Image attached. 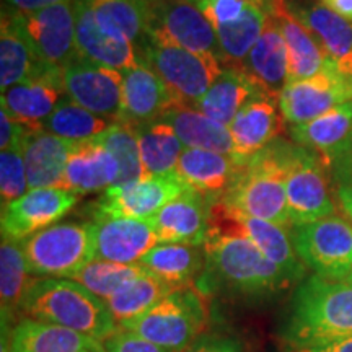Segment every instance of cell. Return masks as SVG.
<instances>
[{"mask_svg": "<svg viewBox=\"0 0 352 352\" xmlns=\"http://www.w3.org/2000/svg\"><path fill=\"white\" fill-rule=\"evenodd\" d=\"M204 271L196 280L201 296L226 294L230 297L264 300L294 283L243 235L208 232L204 243Z\"/></svg>", "mask_w": 352, "mask_h": 352, "instance_id": "6da1fadb", "label": "cell"}, {"mask_svg": "<svg viewBox=\"0 0 352 352\" xmlns=\"http://www.w3.org/2000/svg\"><path fill=\"white\" fill-rule=\"evenodd\" d=\"M280 338L289 349L352 340V283L316 274L303 279L294 292Z\"/></svg>", "mask_w": 352, "mask_h": 352, "instance_id": "7a4b0ae2", "label": "cell"}, {"mask_svg": "<svg viewBox=\"0 0 352 352\" xmlns=\"http://www.w3.org/2000/svg\"><path fill=\"white\" fill-rule=\"evenodd\" d=\"M20 316L59 324L100 342L120 329L107 302L76 280L57 277H38L30 284Z\"/></svg>", "mask_w": 352, "mask_h": 352, "instance_id": "3957f363", "label": "cell"}, {"mask_svg": "<svg viewBox=\"0 0 352 352\" xmlns=\"http://www.w3.org/2000/svg\"><path fill=\"white\" fill-rule=\"evenodd\" d=\"M283 139L277 138L245 162L232 186L219 197L232 209L285 228L290 232Z\"/></svg>", "mask_w": 352, "mask_h": 352, "instance_id": "277c9868", "label": "cell"}, {"mask_svg": "<svg viewBox=\"0 0 352 352\" xmlns=\"http://www.w3.org/2000/svg\"><path fill=\"white\" fill-rule=\"evenodd\" d=\"M285 195L292 226L315 222L336 214L333 182L320 152L283 139Z\"/></svg>", "mask_w": 352, "mask_h": 352, "instance_id": "5b68a950", "label": "cell"}, {"mask_svg": "<svg viewBox=\"0 0 352 352\" xmlns=\"http://www.w3.org/2000/svg\"><path fill=\"white\" fill-rule=\"evenodd\" d=\"M28 271L36 277L70 279L95 259L94 222H63L21 241Z\"/></svg>", "mask_w": 352, "mask_h": 352, "instance_id": "8992f818", "label": "cell"}, {"mask_svg": "<svg viewBox=\"0 0 352 352\" xmlns=\"http://www.w3.org/2000/svg\"><path fill=\"white\" fill-rule=\"evenodd\" d=\"M140 64L157 74L173 95L176 104L195 107L222 74L223 65L212 56L153 41L148 36L138 50Z\"/></svg>", "mask_w": 352, "mask_h": 352, "instance_id": "52a82bcc", "label": "cell"}, {"mask_svg": "<svg viewBox=\"0 0 352 352\" xmlns=\"http://www.w3.org/2000/svg\"><path fill=\"white\" fill-rule=\"evenodd\" d=\"M208 320L202 296L195 289H178L152 310L124 328L171 352H184L201 336Z\"/></svg>", "mask_w": 352, "mask_h": 352, "instance_id": "ba28073f", "label": "cell"}, {"mask_svg": "<svg viewBox=\"0 0 352 352\" xmlns=\"http://www.w3.org/2000/svg\"><path fill=\"white\" fill-rule=\"evenodd\" d=\"M294 248L316 276L349 280L352 274V222L341 215L300 223L290 228Z\"/></svg>", "mask_w": 352, "mask_h": 352, "instance_id": "9c48e42d", "label": "cell"}, {"mask_svg": "<svg viewBox=\"0 0 352 352\" xmlns=\"http://www.w3.org/2000/svg\"><path fill=\"white\" fill-rule=\"evenodd\" d=\"M208 232L220 233V235H243L252 240L271 263L279 266L294 284L302 283L305 279L307 266L302 263L294 248L290 232L276 223L250 217V215L232 209L226 202L215 199L209 202Z\"/></svg>", "mask_w": 352, "mask_h": 352, "instance_id": "30bf717a", "label": "cell"}, {"mask_svg": "<svg viewBox=\"0 0 352 352\" xmlns=\"http://www.w3.org/2000/svg\"><path fill=\"white\" fill-rule=\"evenodd\" d=\"M148 36L157 43L212 56L222 64L217 33L196 3L148 0Z\"/></svg>", "mask_w": 352, "mask_h": 352, "instance_id": "8fae6325", "label": "cell"}, {"mask_svg": "<svg viewBox=\"0 0 352 352\" xmlns=\"http://www.w3.org/2000/svg\"><path fill=\"white\" fill-rule=\"evenodd\" d=\"M352 100V77L329 64L314 77L289 82L279 96L280 114L290 126L305 124Z\"/></svg>", "mask_w": 352, "mask_h": 352, "instance_id": "7c38bea8", "label": "cell"}, {"mask_svg": "<svg viewBox=\"0 0 352 352\" xmlns=\"http://www.w3.org/2000/svg\"><path fill=\"white\" fill-rule=\"evenodd\" d=\"M10 10L43 63L64 69L77 59L74 0L34 13Z\"/></svg>", "mask_w": 352, "mask_h": 352, "instance_id": "4fadbf2b", "label": "cell"}, {"mask_svg": "<svg viewBox=\"0 0 352 352\" xmlns=\"http://www.w3.org/2000/svg\"><path fill=\"white\" fill-rule=\"evenodd\" d=\"M186 189L189 186L176 171L145 176L142 179L107 189L95 204V215L151 220L164 206L183 195Z\"/></svg>", "mask_w": 352, "mask_h": 352, "instance_id": "5bb4252c", "label": "cell"}, {"mask_svg": "<svg viewBox=\"0 0 352 352\" xmlns=\"http://www.w3.org/2000/svg\"><path fill=\"white\" fill-rule=\"evenodd\" d=\"M65 95L88 111L120 122L122 70L88 63L77 57L63 69Z\"/></svg>", "mask_w": 352, "mask_h": 352, "instance_id": "9a60e30c", "label": "cell"}, {"mask_svg": "<svg viewBox=\"0 0 352 352\" xmlns=\"http://www.w3.org/2000/svg\"><path fill=\"white\" fill-rule=\"evenodd\" d=\"M78 196L60 188L30 189L20 199L2 208V239L23 241L54 226L74 206Z\"/></svg>", "mask_w": 352, "mask_h": 352, "instance_id": "2e32d148", "label": "cell"}, {"mask_svg": "<svg viewBox=\"0 0 352 352\" xmlns=\"http://www.w3.org/2000/svg\"><path fill=\"white\" fill-rule=\"evenodd\" d=\"M64 96L63 69L44 64L32 78L2 91V108L28 131H44V121Z\"/></svg>", "mask_w": 352, "mask_h": 352, "instance_id": "e0dca14e", "label": "cell"}, {"mask_svg": "<svg viewBox=\"0 0 352 352\" xmlns=\"http://www.w3.org/2000/svg\"><path fill=\"white\" fill-rule=\"evenodd\" d=\"M95 259L139 264L145 254L160 245L151 220L95 215Z\"/></svg>", "mask_w": 352, "mask_h": 352, "instance_id": "ac0fdd59", "label": "cell"}, {"mask_svg": "<svg viewBox=\"0 0 352 352\" xmlns=\"http://www.w3.org/2000/svg\"><path fill=\"white\" fill-rule=\"evenodd\" d=\"M239 70L259 94L279 103V96L287 85L289 56L287 44L272 16L267 19L261 36Z\"/></svg>", "mask_w": 352, "mask_h": 352, "instance_id": "d6986e66", "label": "cell"}, {"mask_svg": "<svg viewBox=\"0 0 352 352\" xmlns=\"http://www.w3.org/2000/svg\"><path fill=\"white\" fill-rule=\"evenodd\" d=\"M176 101L157 74L145 65L122 70V103L120 122L142 126L160 121Z\"/></svg>", "mask_w": 352, "mask_h": 352, "instance_id": "ffe728a7", "label": "cell"}, {"mask_svg": "<svg viewBox=\"0 0 352 352\" xmlns=\"http://www.w3.org/2000/svg\"><path fill=\"white\" fill-rule=\"evenodd\" d=\"M160 243L204 246L209 230V199L186 189L151 219Z\"/></svg>", "mask_w": 352, "mask_h": 352, "instance_id": "44dd1931", "label": "cell"}, {"mask_svg": "<svg viewBox=\"0 0 352 352\" xmlns=\"http://www.w3.org/2000/svg\"><path fill=\"white\" fill-rule=\"evenodd\" d=\"M74 10L78 57L116 70L140 65L138 50L129 41L111 38L100 28L88 0H74Z\"/></svg>", "mask_w": 352, "mask_h": 352, "instance_id": "7402d4cb", "label": "cell"}, {"mask_svg": "<svg viewBox=\"0 0 352 352\" xmlns=\"http://www.w3.org/2000/svg\"><path fill=\"white\" fill-rule=\"evenodd\" d=\"M245 162V158L236 155L184 148L175 171L189 188L201 192L210 202L219 199L232 186Z\"/></svg>", "mask_w": 352, "mask_h": 352, "instance_id": "603a6c76", "label": "cell"}, {"mask_svg": "<svg viewBox=\"0 0 352 352\" xmlns=\"http://www.w3.org/2000/svg\"><path fill=\"white\" fill-rule=\"evenodd\" d=\"M272 19L279 25L280 33L287 44L289 56V82L303 80L321 72L333 64L314 33L303 25V21L292 12L287 0H274Z\"/></svg>", "mask_w": 352, "mask_h": 352, "instance_id": "cb8c5ba5", "label": "cell"}, {"mask_svg": "<svg viewBox=\"0 0 352 352\" xmlns=\"http://www.w3.org/2000/svg\"><path fill=\"white\" fill-rule=\"evenodd\" d=\"M120 166L98 139L72 145L60 189L74 195H91L114 186Z\"/></svg>", "mask_w": 352, "mask_h": 352, "instance_id": "d4e9b609", "label": "cell"}, {"mask_svg": "<svg viewBox=\"0 0 352 352\" xmlns=\"http://www.w3.org/2000/svg\"><path fill=\"white\" fill-rule=\"evenodd\" d=\"M276 103L277 101L259 95L240 109L228 126L235 142L236 157L248 160L279 138L283 129V114L277 113Z\"/></svg>", "mask_w": 352, "mask_h": 352, "instance_id": "484cf974", "label": "cell"}, {"mask_svg": "<svg viewBox=\"0 0 352 352\" xmlns=\"http://www.w3.org/2000/svg\"><path fill=\"white\" fill-rule=\"evenodd\" d=\"M292 12L315 34L333 64L352 77V23L321 3H292Z\"/></svg>", "mask_w": 352, "mask_h": 352, "instance_id": "4316f807", "label": "cell"}, {"mask_svg": "<svg viewBox=\"0 0 352 352\" xmlns=\"http://www.w3.org/2000/svg\"><path fill=\"white\" fill-rule=\"evenodd\" d=\"M72 145L47 131L26 132L23 155L30 189L60 188Z\"/></svg>", "mask_w": 352, "mask_h": 352, "instance_id": "83f0119b", "label": "cell"}, {"mask_svg": "<svg viewBox=\"0 0 352 352\" xmlns=\"http://www.w3.org/2000/svg\"><path fill=\"white\" fill-rule=\"evenodd\" d=\"M104 352L103 344L91 338L32 318L15 323L10 338V352Z\"/></svg>", "mask_w": 352, "mask_h": 352, "instance_id": "f1b7e54d", "label": "cell"}, {"mask_svg": "<svg viewBox=\"0 0 352 352\" xmlns=\"http://www.w3.org/2000/svg\"><path fill=\"white\" fill-rule=\"evenodd\" d=\"M139 264L175 290L186 289L189 284H196L204 271V246L160 243L145 254Z\"/></svg>", "mask_w": 352, "mask_h": 352, "instance_id": "f546056e", "label": "cell"}, {"mask_svg": "<svg viewBox=\"0 0 352 352\" xmlns=\"http://www.w3.org/2000/svg\"><path fill=\"white\" fill-rule=\"evenodd\" d=\"M162 121L173 127L186 148H201V151L219 152L226 155H236L230 129L210 120L196 108L175 104L170 111L165 113Z\"/></svg>", "mask_w": 352, "mask_h": 352, "instance_id": "4dcf8cb0", "label": "cell"}, {"mask_svg": "<svg viewBox=\"0 0 352 352\" xmlns=\"http://www.w3.org/2000/svg\"><path fill=\"white\" fill-rule=\"evenodd\" d=\"M44 64L16 23L12 10L2 12L0 26V88L2 91L32 78Z\"/></svg>", "mask_w": 352, "mask_h": 352, "instance_id": "1f68e13d", "label": "cell"}, {"mask_svg": "<svg viewBox=\"0 0 352 352\" xmlns=\"http://www.w3.org/2000/svg\"><path fill=\"white\" fill-rule=\"evenodd\" d=\"M96 23L111 38L139 50L148 39V0H88Z\"/></svg>", "mask_w": 352, "mask_h": 352, "instance_id": "d6a6232c", "label": "cell"}, {"mask_svg": "<svg viewBox=\"0 0 352 352\" xmlns=\"http://www.w3.org/2000/svg\"><path fill=\"white\" fill-rule=\"evenodd\" d=\"M261 94L235 67H223L208 94L192 108L223 126H230L241 108Z\"/></svg>", "mask_w": 352, "mask_h": 352, "instance_id": "836d02e7", "label": "cell"}, {"mask_svg": "<svg viewBox=\"0 0 352 352\" xmlns=\"http://www.w3.org/2000/svg\"><path fill=\"white\" fill-rule=\"evenodd\" d=\"M289 131L294 144L328 157L352 134V100L329 109L314 121L290 126Z\"/></svg>", "mask_w": 352, "mask_h": 352, "instance_id": "e575fe53", "label": "cell"}, {"mask_svg": "<svg viewBox=\"0 0 352 352\" xmlns=\"http://www.w3.org/2000/svg\"><path fill=\"white\" fill-rule=\"evenodd\" d=\"M171 292H175L173 287L145 270V272L126 283L111 298H108L107 305L118 327L124 328L131 321L152 310Z\"/></svg>", "mask_w": 352, "mask_h": 352, "instance_id": "d590c367", "label": "cell"}, {"mask_svg": "<svg viewBox=\"0 0 352 352\" xmlns=\"http://www.w3.org/2000/svg\"><path fill=\"white\" fill-rule=\"evenodd\" d=\"M33 277L21 248V241L2 239L0 246V298H2V324L12 327L20 320V305ZM13 328V327H12Z\"/></svg>", "mask_w": 352, "mask_h": 352, "instance_id": "8d00e7d4", "label": "cell"}, {"mask_svg": "<svg viewBox=\"0 0 352 352\" xmlns=\"http://www.w3.org/2000/svg\"><path fill=\"white\" fill-rule=\"evenodd\" d=\"M134 129L145 176L173 173L184 151V145L173 127L160 120L135 126Z\"/></svg>", "mask_w": 352, "mask_h": 352, "instance_id": "74e56055", "label": "cell"}, {"mask_svg": "<svg viewBox=\"0 0 352 352\" xmlns=\"http://www.w3.org/2000/svg\"><path fill=\"white\" fill-rule=\"evenodd\" d=\"M270 13L248 2L243 15L239 20L228 25L214 26L217 33L220 51H222L223 67L240 69L246 56L261 36L264 26L270 19Z\"/></svg>", "mask_w": 352, "mask_h": 352, "instance_id": "f35d334b", "label": "cell"}, {"mask_svg": "<svg viewBox=\"0 0 352 352\" xmlns=\"http://www.w3.org/2000/svg\"><path fill=\"white\" fill-rule=\"evenodd\" d=\"M113 124V121L88 111L65 95L51 116L44 121L43 129L69 142L78 144L96 139Z\"/></svg>", "mask_w": 352, "mask_h": 352, "instance_id": "ab89813d", "label": "cell"}, {"mask_svg": "<svg viewBox=\"0 0 352 352\" xmlns=\"http://www.w3.org/2000/svg\"><path fill=\"white\" fill-rule=\"evenodd\" d=\"M142 272H145L142 264H121L104 261V259H94L70 279L83 285L103 302H107L122 285Z\"/></svg>", "mask_w": 352, "mask_h": 352, "instance_id": "60d3db41", "label": "cell"}, {"mask_svg": "<svg viewBox=\"0 0 352 352\" xmlns=\"http://www.w3.org/2000/svg\"><path fill=\"white\" fill-rule=\"evenodd\" d=\"M96 139L107 147V151L118 162L120 176H118L116 184H124L145 178L138 134H135L134 127L126 124V122H114L107 132H103Z\"/></svg>", "mask_w": 352, "mask_h": 352, "instance_id": "b9f144b4", "label": "cell"}, {"mask_svg": "<svg viewBox=\"0 0 352 352\" xmlns=\"http://www.w3.org/2000/svg\"><path fill=\"white\" fill-rule=\"evenodd\" d=\"M28 189L23 144L0 152V199H2V208L20 199L21 196L28 192Z\"/></svg>", "mask_w": 352, "mask_h": 352, "instance_id": "7bdbcfd3", "label": "cell"}, {"mask_svg": "<svg viewBox=\"0 0 352 352\" xmlns=\"http://www.w3.org/2000/svg\"><path fill=\"white\" fill-rule=\"evenodd\" d=\"M327 160L338 206L352 222V134Z\"/></svg>", "mask_w": 352, "mask_h": 352, "instance_id": "ee69618b", "label": "cell"}, {"mask_svg": "<svg viewBox=\"0 0 352 352\" xmlns=\"http://www.w3.org/2000/svg\"><path fill=\"white\" fill-rule=\"evenodd\" d=\"M248 0H201L197 7L212 26L233 23L243 15Z\"/></svg>", "mask_w": 352, "mask_h": 352, "instance_id": "f6af8a7d", "label": "cell"}, {"mask_svg": "<svg viewBox=\"0 0 352 352\" xmlns=\"http://www.w3.org/2000/svg\"><path fill=\"white\" fill-rule=\"evenodd\" d=\"M101 344H103L104 352H171L153 344L139 334L121 328L104 341H101Z\"/></svg>", "mask_w": 352, "mask_h": 352, "instance_id": "bcb514c9", "label": "cell"}, {"mask_svg": "<svg viewBox=\"0 0 352 352\" xmlns=\"http://www.w3.org/2000/svg\"><path fill=\"white\" fill-rule=\"evenodd\" d=\"M184 352H245L243 342L227 334H202Z\"/></svg>", "mask_w": 352, "mask_h": 352, "instance_id": "7dc6e473", "label": "cell"}, {"mask_svg": "<svg viewBox=\"0 0 352 352\" xmlns=\"http://www.w3.org/2000/svg\"><path fill=\"white\" fill-rule=\"evenodd\" d=\"M26 132H28L26 127L19 124L6 109H0V148L2 151L23 144Z\"/></svg>", "mask_w": 352, "mask_h": 352, "instance_id": "c3c4849f", "label": "cell"}, {"mask_svg": "<svg viewBox=\"0 0 352 352\" xmlns=\"http://www.w3.org/2000/svg\"><path fill=\"white\" fill-rule=\"evenodd\" d=\"M13 10L23 12V13H34L44 8H50L59 3L70 2V0H6Z\"/></svg>", "mask_w": 352, "mask_h": 352, "instance_id": "681fc988", "label": "cell"}, {"mask_svg": "<svg viewBox=\"0 0 352 352\" xmlns=\"http://www.w3.org/2000/svg\"><path fill=\"white\" fill-rule=\"evenodd\" d=\"M287 352H352V340L334 341L308 347H290Z\"/></svg>", "mask_w": 352, "mask_h": 352, "instance_id": "f907efd6", "label": "cell"}, {"mask_svg": "<svg viewBox=\"0 0 352 352\" xmlns=\"http://www.w3.org/2000/svg\"><path fill=\"white\" fill-rule=\"evenodd\" d=\"M320 3L352 23V0H320Z\"/></svg>", "mask_w": 352, "mask_h": 352, "instance_id": "816d5d0a", "label": "cell"}, {"mask_svg": "<svg viewBox=\"0 0 352 352\" xmlns=\"http://www.w3.org/2000/svg\"><path fill=\"white\" fill-rule=\"evenodd\" d=\"M248 2L259 7L266 13H270V15L272 13V7H274V0H248Z\"/></svg>", "mask_w": 352, "mask_h": 352, "instance_id": "f5cc1de1", "label": "cell"}, {"mask_svg": "<svg viewBox=\"0 0 352 352\" xmlns=\"http://www.w3.org/2000/svg\"><path fill=\"white\" fill-rule=\"evenodd\" d=\"M184 2H191V3H196V6H197V3H199L201 0H184Z\"/></svg>", "mask_w": 352, "mask_h": 352, "instance_id": "db71d44e", "label": "cell"}, {"mask_svg": "<svg viewBox=\"0 0 352 352\" xmlns=\"http://www.w3.org/2000/svg\"><path fill=\"white\" fill-rule=\"evenodd\" d=\"M347 283H352V274H351V277H349V280H347Z\"/></svg>", "mask_w": 352, "mask_h": 352, "instance_id": "11a10c76", "label": "cell"}, {"mask_svg": "<svg viewBox=\"0 0 352 352\" xmlns=\"http://www.w3.org/2000/svg\"><path fill=\"white\" fill-rule=\"evenodd\" d=\"M88 352H91V351H88Z\"/></svg>", "mask_w": 352, "mask_h": 352, "instance_id": "9f6ffc18", "label": "cell"}]
</instances>
